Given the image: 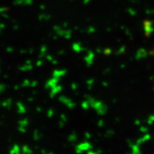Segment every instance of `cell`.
<instances>
[{
    "label": "cell",
    "mask_w": 154,
    "mask_h": 154,
    "mask_svg": "<svg viewBox=\"0 0 154 154\" xmlns=\"http://www.w3.org/2000/svg\"><path fill=\"white\" fill-rule=\"evenodd\" d=\"M92 149V146L91 143L88 142H84V143L79 144L76 146V153H83L84 151H88V150Z\"/></svg>",
    "instance_id": "cell-1"
},
{
    "label": "cell",
    "mask_w": 154,
    "mask_h": 154,
    "mask_svg": "<svg viewBox=\"0 0 154 154\" xmlns=\"http://www.w3.org/2000/svg\"><path fill=\"white\" fill-rule=\"evenodd\" d=\"M94 58V54L91 51H88L87 55L85 57V61L88 67H90L93 63V59Z\"/></svg>",
    "instance_id": "cell-2"
},
{
    "label": "cell",
    "mask_w": 154,
    "mask_h": 154,
    "mask_svg": "<svg viewBox=\"0 0 154 154\" xmlns=\"http://www.w3.org/2000/svg\"><path fill=\"white\" fill-rule=\"evenodd\" d=\"M59 79H60V78H57V77L54 76L53 79H50L49 81H48V82L47 83V84H46L45 87L47 88H52L53 87H54L55 86H57V82H59Z\"/></svg>",
    "instance_id": "cell-3"
},
{
    "label": "cell",
    "mask_w": 154,
    "mask_h": 154,
    "mask_svg": "<svg viewBox=\"0 0 154 154\" xmlns=\"http://www.w3.org/2000/svg\"><path fill=\"white\" fill-rule=\"evenodd\" d=\"M63 89L62 86H60V85H57L55 86L54 87H53L51 88V93H50V96H51V98H54V96L57 94V93H59V92L61 91V90Z\"/></svg>",
    "instance_id": "cell-4"
},
{
    "label": "cell",
    "mask_w": 154,
    "mask_h": 154,
    "mask_svg": "<svg viewBox=\"0 0 154 154\" xmlns=\"http://www.w3.org/2000/svg\"><path fill=\"white\" fill-rule=\"evenodd\" d=\"M72 48L73 49H74V51H76V52H81V51H84L86 50V48L82 47L79 43L74 44L72 46Z\"/></svg>",
    "instance_id": "cell-5"
},
{
    "label": "cell",
    "mask_w": 154,
    "mask_h": 154,
    "mask_svg": "<svg viewBox=\"0 0 154 154\" xmlns=\"http://www.w3.org/2000/svg\"><path fill=\"white\" fill-rule=\"evenodd\" d=\"M67 70L66 69H63V70H55L53 73V75L54 77L57 78H60V77L64 76L66 74Z\"/></svg>",
    "instance_id": "cell-6"
},
{
    "label": "cell",
    "mask_w": 154,
    "mask_h": 154,
    "mask_svg": "<svg viewBox=\"0 0 154 154\" xmlns=\"http://www.w3.org/2000/svg\"><path fill=\"white\" fill-rule=\"evenodd\" d=\"M17 107L19 108L18 109V113H20V114H22V113H26V108L24 107V106L22 104L21 102H18V103H17Z\"/></svg>",
    "instance_id": "cell-7"
},
{
    "label": "cell",
    "mask_w": 154,
    "mask_h": 154,
    "mask_svg": "<svg viewBox=\"0 0 154 154\" xmlns=\"http://www.w3.org/2000/svg\"><path fill=\"white\" fill-rule=\"evenodd\" d=\"M107 110H108L107 106L106 105L103 104V106L100 108L99 110H97L96 111H97V113H99V115H104V114H106V113L107 112Z\"/></svg>",
    "instance_id": "cell-8"
},
{
    "label": "cell",
    "mask_w": 154,
    "mask_h": 154,
    "mask_svg": "<svg viewBox=\"0 0 154 154\" xmlns=\"http://www.w3.org/2000/svg\"><path fill=\"white\" fill-rule=\"evenodd\" d=\"M19 70L21 71H29V70H32V69H33V66H32V64L31 63V64H25L24 66H20L19 67Z\"/></svg>",
    "instance_id": "cell-9"
},
{
    "label": "cell",
    "mask_w": 154,
    "mask_h": 154,
    "mask_svg": "<svg viewBox=\"0 0 154 154\" xmlns=\"http://www.w3.org/2000/svg\"><path fill=\"white\" fill-rule=\"evenodd\" d=\"M20 148L18 145H14L13 146V148L11 149V150L10 151V153H20Z\"/></svg>",
    "instance_id": "cell-10"
},
{
    "label": "cell",
    "mask_w": 154,
    "mask_h": 154,
    "mask_svg": "<svg viewBox=\"0 0 154 154\" xmlns=\"http://www.w3.org/2000/svg\"><path fill=\"white\" fill-rule=\"evenodd\" d=\"M76 139H77V136L76 135V134H75V132H73L68 138L69 141L71 142V143H73V142L76 141Z\"/></svg>",
    "instance_id": "cell-11"
},
{
    "label": "cell",
    "mask_w": 154,
    "mask_h": 154,
    "mask_svg": "<svg viewBox=\"0 0 154 154\" xmlns=\"http://www.w3.org/2000/svg\"><path fill=\"white\" fill-rule=\"evenodd\" d=\"M11 103H12V100H11V99H8L6 100V101H4L3 103H2V105L4 107L9 108L10 107V106L11 105Z\"/></svg>",
    "instance_id": "cell-12"
},
{
    "label": "cell",
    "mask_w": 154,
    "mask_h": 154,
    "mask_svg": "<svg viewBox=\"0 0 154 154\" xmlns=\"http://www.w3.org/2000/svg\"><path fill=\"white\" fill-rule=\"evenodd\" d=\"M22 152L24 153H32L33 151L31 150V149L27 146H24L22 149Z\"/></svg>",
    "instance_id": "cell-13"
},
{
    "label": "cell",
    "mask_w": 154,
    "mask_h": 154,
    "mask_svg": "<svg viewBox=\"0 0 154 154\" xmlns=\"http://www.w3.org/2000/svg\"><path fill=\"white\" fill-rule=\"evenodd\" d=\"M33 136H34V140H39L40 138H42V137H41V136H42L41 134H40V133L38 132L37 130L34 131V134H33Z\"/></svg>",
    "instance_id": "cell-14"
},
{
    "label": "cell",
    "mask_w": 154,
    "mask_h": 154,
    "mask_svg": "<svg viewBox=\"0 0 154 154\" xmlns=\"http://www.w3.org/2000/svg\"><path fill=\"white\" fill-rule=\"evenodd\" d=\"M72 30L70 29H67V30H65V33H64V38H66V39H69V38H71L72 37Z\"/></svg>",
    "instance_id": "cell-15"
},
{
    "label": "cell",
    "mask_w": 154,
    "mask_h": 154,
    "mask_svg": "<svg viewBox=\"0 0 154 154\" xmlns=\"http://www.w3.org/2000/svg\"><path fill=\"white\" fill-rule=\"evenodd\" d=\"M18 124H19V126H22L26 127V126H28V124H29V121H28V119H24V120L19 121Z\"/></svg>",
    "instance_id": "cell-16"
},
{
    "label": "cell",
    "mask_w": 154,
    "mask_h": 154,
    "mask_svg": "<svg viewBox=\"0 0 154 154\" xmlns=\"http://www.w3.org/2000/svg\"><path fill=\"white\" fill-rule=\"evenodd\" d=\"M49 19H51V16L49 15H45V14H42L39 16V20H49Z\"/></svg>",
    "instance_id": "cell-17"
},
{
    "label": "cell",
    "mask_w": 154,
    "mask_h": 154,
    "mask_svg": "<svg viewBox=\"0 0 154 154\" xmlns=\"http://www.w3.org/2000/svg\"><path fill=\"white\" fill-rule=\"evenodd\" d=\"M94 82V80L92 79H88L86 81V84H87L88 85V90H91V87H92V85H93Z\"/></svg>",
    "instance_id": "cell-18"
},
{
    "label": "cell",
    "mask_w": 154,
    "mask_h": 154,
    "mask_svg": "<svg viewBox=\"0 0 154 154\" xmlns=\"http://www.w3.org/2000/svg\"><path fill=\"white\" fill-rule=\"evenodd\" d=\"M82 108L84 109H88V108H89V106H90V104H89V103H88V101H84L82 103Z\"/></svg>",
    "instance_id": "cell-19"
},
{
    "label": "cell",
    "mask_w": 154,
    "mask_h": 154,
    "mask_svg": "<svg viewBox=\"0 0 154 154\" xmlns=\"http://www.w3.org/2000/svg\"><path fill=\"white\" fill-rule=\"evenodd\" d=\"M113 135H114V131L113 130H109L106 133L105 136H106V137H111Z\"/></svg>",
    "instance_id": "cell-20"
},
{
    "label": "cell",
    "mask_w": 154,
    "mask_h": 154,
    "mask_svg": "<svg viewBox=\"0 0 154 154\" xmlns=\"http://www.w3.org/2000/svg\"><path fill=\"white\" fill-rule=\"evenodd\" d=\"M111 52H112V51H111V49H109V48H107V49H104V50H103V53L105 55H106V56L110 55L111 54Z\"/></svg>",
    "instance_id": "cell-21"
},
{
    "label": "cell",
    "mask_w": 154,
    "mask_h": 154,
    "mask_svg": "<svg viewBox=\"0 0 154 154\" xmlns=\"http://www.w3.org/2000/svg\"><path fill=\"white\" fill-rule=\"evenodd\" d=\"M54 113V110H53L52 109H49V111H47V116H48V117H49V118H51V117L53 116Z\"/></svg>",
    "instance_id": "cell-22"
},
{
    "label": "cell",
    "mask_w": 154,
    "mask_h": 154,
    "mask_svg": "<svg viewBox=\"0 0 154 154\" xmlns=\"http://www.w3.org/2000/svg\"><path fill=\"white\" fill-rule=\"evenodd\" d=\"M30 84H31V83L29 82V80L26 79V80H24V82L22 83V87H24V86H28L29 85H30Z\"/></svg>",
    "instance_id": "cell-23"
},
{
    "label": "cell",
    "mask_w": 154,
    "mask_h": 154,
    "mask_svg": "<svg viewBox=\"0 0 154 154\" xmlns=\"http://www.w3.org/2000/svg\"><path fill=\"white\" fill-rule=\"evenodd\" d=\"M47 46H45V45L42 46V47H41V49H40L41 53H44V54H46V52H47Z\"/></svg>",
    "instance_id": "cell-24"
},
{
    "label": "cell",
    "mask_w": 154,
    "mask_h": 154,
    "mask_svg": "<svg viewBox=\"0 0 154 154\" xmlns=\"http://www.w3.org/2000/svg\"><path fill=\"white\" fill-rule=\"evenodd\" d=\"M95 31H96V29H95V28H94V27H89V28L88 29L87 32H88V34H93L94 32H95Z\"/></svg>",
    "instance_id": "cell-25"
},
{
    "label": "cell",
    "mask_w": 154,
    "mask_h": 154,
    "mask_svg": "<svg viewBox=\"0 0 154 154\" xmlns=\"http://www.w3.org/2000/svg\"><path fill=\"white\" fill-rule=\"evenodd\" d=\"M18 130L19 131L22 132V133H25V132H26V129H25L24 126H19V127L18 128Z\"/></svg>",
    "instance_id": "cell-26"
},
{
    "label": "cell",
    "mask_w": 154,
    "mask_h": 154,
    "mask_svg": "<svg viewBox=\"0 0 154 154\" xmlns=\"http://www.w3.org/2000/svg\"><path fill=\"white\" fill-rule=\"evenodd\" d=\"M6 88V86L5 84H0V93H2Z\"/></svg>",
    "instance_id": "cell-27"
},
{
    "label": "cell",
    "mask_w": 154,
    "mask_h": 154,
    "mask_svg": "<svg viewBox=\"0 0 154 154\" xmlns=\"http://www.w3.org/2000/svg\"><path fill=\"white\" fill-rule=\"evenodd\" d=\"M37 84H38L37 81H33V82H31L30 86H32V87H35V86H37Z\"/></svg>",
    "instance_id": "cell-28"
},
{
    "label": "cell",
    "mask_w": 154,
    "mask_h": 154,
    "mask_svg": "<svg viewBox=\"0 0 154 154\" xmlns=\"http://www.w3.org/2000/svg\"><path fill=\"white\" fill-rule=\"evenodd\" d=\"M84 136H85V138H86V139H88V138L91 137V134L89 132H86L84 134Z\"/></svg>",
    "instance_id": "cell-29"
},
{
    "label": "cell",
    "mask_w": 154,
    "mask_h": 154,
    "mask_svg": "<svg viewBox=\"0 0 154 154\" xmlns=\"http://www.w3.org/2000/svg\"><path fill=\"white\" fill-rule=\"evenodd\" d=\"M32 2H33V0H24V4L26 5H32Z\"/></svg>",
    "instance_id": "cell-30"
},
{
    "label": "cell",
    "mask_w": 154,
    "mask_h": 154,
    "mask_svg": "<svg viewBox=\"0 0 154 154\" xmlns=\"http://www.w3.org/2000/svg\"><path fill=\"white\" fill-rule=\"evenodd\" d=\"M61 120L64 121V122H66V121H67V118L64 114H61Z\"/></svg>",
    "instance_id": "cell-31"
},
{
    "label": "cell",
    "mask_w": 154,
    "mask_h": 154,
    "mask_svg": "<svg viewBox=\"0 0 154 154\" xmlns=\"http://www.w3.org/2000/svg\"><path fill=\"white\" fill-rule=\"evenodd\" d=\"M53 29H54V30L56 32H58L59 30L61 29V28L59 26H54V27H53Z\"/></svg>",
    "instance_id": "cell-32"
},
{
    "label": "cell",
    "mask_w": 154,
    "mask_h": 154,
    "mask_svg": "<svg viewBox=\"0 0 154 154\" xmlns=\"http://www.w3.org/2000/svg\"><path fill=\"white\" fill-rule=\"evenodd\" d=\"M103 124H104V122H103V120H99V122H98V126L99 127L103 126Z\"/></svg>",
    "instance_id": "cell-33"
},
{
    "label": "cell",
    "mask_w": 154,
    "mask_h": 154,
    "mask_svg": "<svg viewBox=\"0 0 154 154\" xmlns=\"http://www.w3.org/2000/svg\"><path fill=\"white\" fill-rule=\"evenodd\" d=\"M124 49H125V47H122L119 50V51H118V52L116 53V54H121V53H123V52H124Z\"/></svg>",
    "instance_id": "cell-34"
},
{
    "label": "cell",
    "mask_w": 154,
    "mask_h": 154,
    "mask_svg": "<svg viewBox=\"0 0 154 154\" xmlns=\"http://www.w3.org/2000/svg\"><path fill=\"white\" fill-rule=\"evenodd\" d=\"M46 58H47V59L48 61H51L53 60V57H51V56H50V55H47L46 56Z\"/></svg>",
    "instance_id": "cell-35"
},
{
    "label": "cell",
    "mask_w": 154,
    "mask_h": 154,
    "mask_svg": "<svg viewBox=\"0 0 154 154\" xmlns=\"http://www.w3.org/2000/svg\"><path fill=\"white\" fill-rule=\"evenodd\" d=\"M64 123H65L64 121H62V120H61V121H60V122H59V127H60V128H62V127L64 126Z\"/></svg>",
    "instance_id": "cell-36"
},
{
    "label": "cell",
    "mask_w": 154,
    "mask_h": 154,
    "mask_svg": "<svg viewBox=\"0 0 154 154\" xmlns=\"http://www.w3.org/2000/svg\"><path fill=\"white\" fill-rule=\"evenodd\" d=\"M43 64V61H38L37 62H36V66H42V65Z\"/></svg>",
    "instance_id": "cell-37"
},
{
    "label": "cell",
    "mask_w": 154,
    "mask_h": 154,
    "mask_svg": "<svg viewBox=\"0 0 154 154\" xmlns=\"http://www.w3.org/2000/svg\"><path fill=\"white\" fill-rule=\"evenodd\" d=\"M77 87H78V86H77V84H72V88L73 90H76V88H77Z\"/></svg>",
    "instance_id": "cell-38"
},
{
    "label": "cell",
    "mask_w": 154,
    "mask_h": 154,
    "mask_svg": "<svg viewBox=\"0 0 154 154\" xmlns=\"http://www.w3.org/2000/svg\"><path fill=\"white\" fill-rule=\"evenodd\" d=\"M13 51H14V49H13V48H11V47H8V48H7V52L10 53V52H12Z\"/></svg>",
    "instance_id": "cell-39"
},
{
    "label": "cell",
    "mask_w": 154,
    "mask_h": 154,
    "mask_svg": "<svg viewBox=\"0 0 154 154\" xmlns=\"http://www.w3.org/2000/svg\"><path fill=\"white\" fill-rule=\"evenodd\" d=\"M5 28V24L3 23H0V29H3Z\"/></svg>",
    "instance_id": "cell-40"
},
{
    "label": "cell",
    "mask_w": 154,
    "mask_h": 154,
    "mask_svg": "<svg viewBox=\"0 0 154 154\" xmlns=\"http://www.w3.org/2000/svg\"><path fill=\"white\" fill-rule=\"evenodd\" d=\"M110 71H111V69L110 68H108V69H106V70H105L103 72H104V74H108V73L110 72Z\"/></svg>",
    "instance_id": "cell-41"
},
{
    "label": "cell",
    "mask_w": 154,
    "mask_h": 154,
    "mask_svg": "<svg viewBox=\"0 0 154 154\" xmlns=\"http://www.w3.org/2000/svg\"><path fill=\"white\" fill-rule=\"evenodd\" d=\"M102 85L104 86H109V83L106 82H102Z\"/></svg>",
    "instance_id": "cell-42"
},
{
    "label": "cell",
    "mask_w": 154,
    "mask_h": 154,
    "mask_svg": "<svg viewBox=\"0 0 154 154\" xmlns=\"http://www.w3.org/2000/svg\"><path fill=\"white\" fill-rule=\"evenodd\" d=\"M63 54H64V51H63V50H61V51H59V52H58V54L59 55H61Z\"/></svg>",
    "instance_id": "cell-43"
},
{
    "label": "cell",
    "mask_w": 154,
    "mask_h": 154,
    "mask_svg": "<svg viewBox=\"0 0 154 154\" xmlns=\"http://www.w3.org/2000/svg\"><path fill=\"white\" fill-rule=\"evenodd\" d=\"M36 111H37V112H41V111H42V108L41 107H37V108H36Z\"/></svg>",
    "instance_id": "cell-44"
},
{
    "label": "cell",
    "mask_w": 154,
    "mask_h": 154,
    "mask_svg": "<svg viewBox=\"0 0 154 154\" xmlns=\"http://www.w3.org/2000/svg\"><path fill=\"white\" fill-rule=\"evenodd\" d=\"M51 63H52V64H54V65H55V64H57V63H58V61H57V60H52L51 61Z\"/></svg>",
    "instance_id": "cell-45"
},
{
    "label": "cell",
    "mask_w": 154,
    "mask_h": 154,
    "mask_svg": "<svg viewBox=\"0 0 154 154\" xmlns=\"http://www.w3.org/2000/svg\"><path fill=\"white\" fill-rule=\"evenodd\" d=\"M28 51H29V54H32V53H33V51H34V49H31L29 50H28Z\"/></svg>",
    "instance_id": "cell-46"
},
{
    "label": "cell",
    "mask_w": 154,
    "mask_h": 154,
    "mask_svg": "<svg viewBox=\"0 0 154 154\" xmlns=\"http://www.w3.org/2000/svg\"><path fill=\"white\" fill-rule=\"evenodd\" d=\"M67 26H68V23H63V26L64 28H66L67 27Z\"/></svg>",
    "instance_id": "cell-47"
},
{
    "label": "cell",
    "mask_w": 154,
    "mask_h": 154,
    "mask_svg": "<svg viewBox=\"0 0 154 154\" xmlns=\"http://www.w3.org/2000/svg\"><path fill=\"white\" fill-rule=\"evenodd\" d=\"M13 28H14V29H15V30L18 29L19 26H18V25H15V26H14V27H13Z\"/></svg>",
    "instance_id": "cell-48"
},
{
    "label": "cell",
    "mask_w": 154,
    "mask_h": 154,
    "mask_svg": "<svg viewBox=\"0 0 154 154\" xmlns=\"http://www.w3.org/2000/svg\"><path fill=\"white\" fill-rule=\"evenodd\" d=\"M26 64H31V63H32V61H31V60L26 61Z\"/></svg>",
    "instance_id": "cell-49"
},
{
    "label": "cell",
    "mask_w": 154,
    "mask_h": 154,
    "mask_svg": "<svg viewBox=\"0 0 154 154\" xmlns=\"http://www.w3.org/2000/svg\"><path fill=\"white\" fill-rule=\"evenodd\" d=\"M96 52L101 53V50L100 49H99V48H98V49H96Z\"/></svg>",
    "instance_id": "cell-50"
},
{
    "label": "cell",
    "mask_w": 154,
    "mask_h": 154,
    "mask_svg": "<svg viewBox=\"0 0 154 154\" xmlns=\"http://www.w3.org/2000/svg\"><path fill=\"white\" fill-rule=\"evenodd\" d=\"M57 38H58V35H57V34L54 36L53 38H54V40H57Z\"/></svg>",
    "instance_id": "cell-51"
},
{
    "label": "cell",
    "mask_w": 154,
    "mask_h": 154,
    "mask_svg": "<svg viewBox=\"0 0 154 154\" xmlns=\"http://www.w3.org/2000/svg\"><path fill=\"white\" fill-rule=\"evenodd\" d=\"M28 101H33V98H29V99H28Z\"/></svg>",
    "instance_id": "cell-52"
},
{
    "label": "cell",
    "mask_w": 154,
    "mask_h": 154,
    "mask_svg": "<svg viewBox=\"0 0 154 154\" xmlns=\"http://www.w3.org/2000/svg\"><path fill=\"white\" fill-rule=\"evenodd\" d=\"M18 88H19V86H18V85H16V86H15V87H14V89H15V90L18 89Z\"/></svg>",
    "instance_id": "cell-53"
},
{
    "label": "cell",
    "mask_w": 154,
    "mask_h": 154,
    "mask_svg": "<svg viewBox=\"0 0 154 154\" xmlns=\"http://www.w3.org/2000/svg\"><path fill=\"white\" fill-rule=\"evenodd\" d=\"M6 9L3 8V9H0V12H2V11H5Z\"/></svg>",
    "instance_id": "cell-54"
},
{
    "label": "cell",
    "mask_w": 154,
    "mask_h": 154,
    "mask_svg": "<svg viewBox=\"0 0 154 154\" xmlns=\"http://www.w3.org/2000/svg\"><path fill=\"white\" fill-rule=\"evenodd\" d=\"M2 16L5 17V18H7V17H8V16H7V15H6V14H2Z\"/></svg>",
    "instance_id": "cell-55"
},
{
    "label": "cell",
    "mask_w": 154,
    "mask_h": 154,
    "mask_svg": "<svg viewBox=\"0 0 154 154\" xmlns=\"http://www.w3.org/2000/svg\"><path fill=\"white\" fill-rule=\"evenodd\" d=\"M0 33H1V29H0Z\"/></svg>",
    "instance_id": "cell-56"
}]
</instances>
